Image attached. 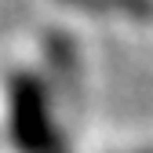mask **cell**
Masks as SVG:
<instances>
[{
    "mask_svg": "<svg viewBox=\"0 0 153 153\" xmlns=\"http://www.w3.org/2000/svg\"><path fill=\"white\" fill-rule=\"evenodd\" d=\"M7 128H11V139L22 153H66L62 135L51 120V91L29 73L11 76Z\"/></svg>",
    "mask_w": 153,
    "mask_h": 153,
    "instance_id": "obj_1",
    "label": "cell"
},
{
    "mask_svg": "<svg viewBox=\"0 0 153 153\" xmlns=\"http://www.w3.org/2000/svg\"><path fill=\"white\" fill-rule=\"evenodd\" d=\"M73 7L99 11V15H128V18H153V0H66Z\"/></svg>",
    "mask_w": 153,
    "mask_h": 153,
    "instance_id": "obj_2",
    "label": "cell"
}]
</instances>
